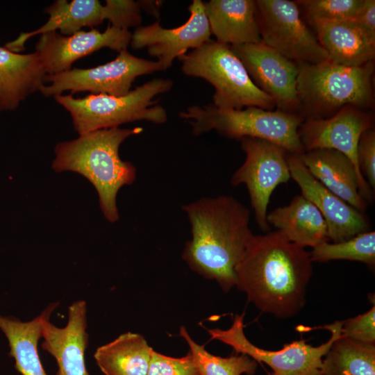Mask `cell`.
Listing matches in <instances>:
<instances>
[{"label":"cell","instance_id":"cell-1","mask_svg":"<svg viewBox=\"0 0 375 375\" xmlns=\"http://www.w3.org/2000/svg\"><path fill=\"white\" fill-rule=\"evenodd\" d=\"M312 263L310 252L278 230L253 235L235 268V286L260 311L291 317L305 304Z\"/></svg>","mask_w":375,"mask_h":375},{"label":"cell","instance_id":"cell-2","mask_svg":"<svg viewBox=\"0 0 375 375\" xmlns=\"http://www.w3.org/2000/svg\"><path fill=\"white\" fill-rule=\"evenodd\" d=\"M182 210L191 228L183 260L192 271L229 291L236 285L235 268L254 235L249 208L233 197L221 195L201 197Z\"/></svg>","mask_w":375,"mask_h":375},{"label":"cell","instance_id":"cell-3","mask_svg":"<svg viewBox=\"0 0 375 375\" xmlns=\"http://www.w3.org/2000/svg\"><path fill=\"white\" fill-rule=\"evenodd\" d=\"M142 131L141 127L104 128L58 143L52 167L57 172L72 171L85 177L97 192L103 215L114 223L119 219L117 194L136 178L135 167L121 159L119 149L126 139Z\"/></svg>","mask_w":375,"mask_h":375},{"label":"cell","instance_id":"cell-4","mask_svg":"<svg viewBox=\"0 0 375 375\" xmlns=\"http://www.w3.org/2000/svg\"><path fill=\"white\" fill-rule=\"evenodd\" d=\"M297 65V96L304 119L328 118L346 106L362 110L372 106L374 61L359 67L330 60Z\"/></svg>","mask_w":375,"mask_h":375},{"label":"cell","instance_id":"cell-5","mask_svg":"<svg viewBox=\"0 0 375 375\" xmlns=\"http://www.w3.org/2000/svg\"><path fill=\"white\" fill-rule=\"evenodd\" d=\"M179 117L189 123L195 136L215 130L230 138L264 140L290 154L299 155L305 151L298 132L304 118L299 114L254 106L221 109L210 103L203 107L190 106L180 112Z\"/></svg>","mask_w":375,"mask_h":375},{"label":"cell","instance_id":"cell-6","mask_svg":"<svg viewBox=\"0 0 375 375\" xmlns=\"http://www.w3.org/2000/svg\"><path fill=\"white\" fill-rule=\"evenodd\" d=\"M172 86L171 79L160 78L120 97L90 94L83 98H74L72 94L53 97L70 113L74 129L80 135L135 121L164 124L167 120V110L157 105L153 98L169 92Z\"/></svg>","mask_w":375,"mask_h":375},{"label":"cell","instance_id":"cell-7","mask_svg":"<svg viewBox=\"0 0 375 375\" xmlns=\"http://www.w3.org/2000/svg\"><path fill=\"white\" fill-rule=\"evenodd\" d=\"M178 58L184 74L203 78L213 86L212 105L218 108L254 106L272 110L276 106L273 99L253 83L228 44L211 40Z\"/></svg>","mask_w":375,"mask_h":375},{"label":"cell","instance_id":"cell-8","mask_svg":"<svg viewBox=\"0 0 375 375\" xmlns=\"http://www.w3.org/2000/svg\"><path fill=\"white\" fill-rule=\"evenodd\" d=\"M244 315H236L231 326L226 329H208L212 340L233 348L236 353L247 355L257 362H263L272 369V375H322V360L334 341L340 336L342 322L323 326L331 333L327 342L313 347L304 339L283 345L277 351L267 350L251 343L244 332Z\"/></svg>","mask_w":375,"mask_h":375},{"label":"cell","instance_id":"cell-9","mask_svg":"<svg viewBox=\"0 0 375 375\" xmlns=\"http://www.w3.org/2000/svg\"><path fill=\"white\" fill-rule=\"evenodd\" d=\"M166 70L163 64L136 57L127 49L122 50L112 61L88 69L75 68L59 74L47 75L40 92L46 97L90 92L120 97L128 94L135 78L158 71Z\"/></svg>","mask_w":375,"mask_h":375},{"label":"cell","instance_id":"cell-10","mask_svg":"<svg viewBox=\"0 0 375 375\" xmlns=\"http://www.w3.org/2000/svg\"><path fill=\"white\" fill-rule=\"evenodd\" d=\"M262 42L296 63L328 59L326 51L302 20L299 7L288 0H256Z\"/></svg>","mask_w":375,"mask_h":375},{"label":"cell","instance_id":"cell-11","mask_svg":"<svg viewBox=\"0 0 375 375\" xmlns=\"http://www.w3.org/2000/svg\"><path fill=\"white\" fill-rule=\"evenodd\" d=\"M240 141L246 158L233 173L231 183L233 186L246 185L256 221L262 231L269 232L267 210L270 197L279 184L291 178L288 152L264 140L243 138Z\"/></svg>","mask_w":375,"mask_h":375},{"label":"cell","instance_id":"cell-12","mask_svg":"<svg viewBox=\"0 0 375 375\" xmlns=\"http://www.w3.org/2000/svg\"><path fill=\"white\" fill-rule=\"evenodd\" d=\"M230 46L253 83L273 99L278 110L298 114L297 63L262 42Z\"/></svg>","mask_w":375,"mask_h":375},{"label":"cell","instance_id":"cell-13","mask_svg":"<svg viewBox=\"0 0 375 375\" xmlns=\"http://www.w3.org/2000/svg\"><path fill=\"white\" fill-rule=\"evenodd\" d=\"M189 19L174 28H165L160 19L147 26H138L133 33L130 44L133 49L146 48L148 54L161 62L165 69L175 58L210 42L211 32L204 10L203 2L193 0L188 7Z\"/></svg>","mask_w":375,"mask_h":375},{"label":"cell","instance_id":"cell-14","mask_svg":"<svg viewBox=\"0 0 375 375\" xmlns=\"http://www.w3.org/2000/svg\"><path fill=\"white\" fill-rule=\"evenodd\" d=\"M131 39L128 29L108 26L103 32L96 28L81 30L70 35H62L56 31L40 35L35 44L47 75L71 69L76 60L102 48L118 51L127 49Z\"/></svg>","mask_w":375,"mask_h":375},{"label":"cell","instance_id":"cell-15","mask_svg":"<svg viewBox=\"0 0 375 375\" xmlns=\"http://www.w3.org/2000/svg\"><path fill=\"white\" fill-rule=\"evenodd\" d=\"M58 303H50L42 312V348L56 361V375H89L85 360L88 344V308L84 300L68 307L66 325L58 327L50 322Z\"/></svg>","mask_w":375,"mask_h":375},{"label":"cell","instance_id":"cell-16","mask_svg":"<svg viewBox=\"0 0 375 375\" xmlns=\"http://www.w3.org/2000/svg\"><path fill=\"white\" fill-rule=\"evenodd\" d=\"M372 128L373 119L369 115L352 106H346L330 117L304 119L298 132L305 151L336 150L353 162L359 176L365 180L358 167L357 147L361 134Z\"/></svg>","mask_w":375,"mask_h":375},{"label":"cell","instance_id":"cell-17","mask_svg":"<svg viewBox=\"0 0 375 375\" xmlns=\"http://www.w3.org/2000/svg\"><path fill=\"white\" fill-rule=\"evenodd\" d=\"M290 176L301 194L319 210L327 225L328 240L340 242L369 228L368 218L315 178L296 155L287 153Z\"/></svg>","mask_w":375,"mask_h":375},{"label":"cell","instance_id":"cell-18","mask_svg":"<svg viewBox=\"0 0 375 375\" xmlns=\"http://www.w3.org/2000/svg\"><path fill=\"white\" fill-rule=\"evenodd\" d=\"M310 174L331 192L360 212L367 208L372 191L353 162L333 149H319L296 155Z\"/></svg>","mask_w":375,"mask_h":375},{"label":"cell","instance_id":"cell-19","mask_svg":"<svg viewBox=\"0 0 375 375\" xmlns=\"http://www.w3.org/2000/svg\"><path fill=\"white\" fill-rule=\"evenodd\" d=\"M44 12L49 15L44 24L31 32L22 33L5 47L19 53L24 50L25 42L36 35L60 30L61 34L70 35L83 27L99 26L105 19L114 24L118 15L116 0H106L105 5L99 0H57L47 7Z\"/></svg>","mask_w":375,"mask_h":375},{"label":"cell","instance_id":"cell-20","mask_svg":"<svg viewBox=\"0 0 375 375\" xmlns=\"http://www.w3.org/2000/svg\"><path fill=\"white\" fill-rule=\"evenodd\" d=\"M328 59L348 67H359L375 57V37L355 19L340 22L310 20Z\"/></svg>","mask_w":375,"mask_h":375},{"label":"cell","instance_id":"cell-21","mask_svg":"<svg viewBox=\"0 0 375 375\" xmlns=\"http://www.w3.org/2000/svg\"><path fill=\"white\" fill-rule=\"evenodd\" d=\"M211 34L228 45L262 42L253 0H210L203 2Z\"/></svg>","mask_w":375,"mask_h":375},{"label":"cell","instance_id":"cell-22","mask_svg":"<svg viewBox=\"0 0 375 375\" xmlns=\"http://www.w3.org/2000/svg\"><path fill=\"white\" fill-rule=\"evenodd\" d=\"M47 73L39 54H22L0 46V110H13L44 85Z\"/></svg>","mask_w":375,"mask_h":375},{"label":"cell","instance_id":"cell-23","mask_svg":"<svg viewBox=\"0 0 375 375\" xmlns=\"http://www.w3.org/2000/svg\"><path fill=\"white\" fill-rule=\"evenodd\" d=\"M267 221L285 238L300 247H315L328 242L327 225L316 206L302 194L267 213Z\"/></svg>","mask_w":375,"mask_h":375},{"label":"cell","instance_id":"cell-24","mask_svg":"<svg viewBox=\"0 0 375 375\" xmlns=\"http://www.w3.org/2000/svg\"><path fill=\"white\" fill-rule=\"evenodd\" d=\"M152 349L142 335L127 332L99 347L94 358L104 375H147Z\"/></svg>","mask_w":375,"mask_h":375},{"label":"cell","instance_id":"cell-25","mask_svg":"<svg viewBox=\"0 0 375 375\" xmlns=\"http://www.w3.org/2000/svg\"><path fill=\"white\" fill-rule=\"evenodd\" d=\"M0 330L6 337L15 367L22 375H47L40 358L38 342L42 338V314L23 322L0 314Z\"/></svg>","mask_w":375,"mask_h":375},{"label":"cell","instance_id":"cell-26","mask_svg":"<svg viewBox=\"0 0 375 375\" xmlns=\"http://www.w3.org/2000/svg\"><path fill=\"white\" fill-rule=\"evenodd\" d=\"M322 375H375V344L340 336L323 358Z\"/></svg>","mask_w":375,"mask_h":375},{"label":"cell","instance_id":"cell-27","mask_svg":"<svg viewBox=\"0 0 375 375\" xmlns=\"http://www.w3.org/2000/svg\"><path fill=\"white\" fill-rule=\"evenodd\" d=\"M180 335L186 341L200 375H253L258 362L242 353L221 357L209 353L204 345L194 342L184 326L180 328Z\"/></svg>","mask_w":375,"mask_h":375},{"label":"cell","instance_id":"cell-28","mask_svg":"<svg viewBox=\"0 0 375 375\" xmlns=\"http://www.w3.org/2000/svg\"><path fill=\"white\" fill-rule=\"evenodd\" d=\"M312 262L348 260L375 265V232L366 231L340 242H324L310 252Z\"/></svg>","mask_w":375,"mask_h":375},{"label":"cell","instance_id":"cell-29","mask_svg":"<svg viewBox=\"0 0 375 375\" xmlns=\"http://www.w3.org/2000/svg\"><path fill=\"white\" fill-rule=\"evenodd\" d=\"M309 20L340 22L355 19L363 0H301L296 1Z\"/></svg>","mask_w":375,"mask_h":375},{"label":"cell","instance_id":"cell-30","mask_svg":"<svg viewBox=\"0 0 375 375\" xmlns=\"http://www.w3.org/2000/svg\"><path fill=\"white\" fill-rule=\"evenodd\" d=\"M147 375H200V373L190 351L185 356L174 358L152 349Z\"/></svg>","mask_w":375,"mask_h":375},{"label":"cell","instance_id":"cell-31","mask_svg":"<svg viewBox=\"0 0 375 375\" xmlns=\"http://www.w3.org/2000/svg\"><path fill=\"white\" fill-rule=\"evenodd\" d=\"M341 336L375 344V306L366 312L342 322Z\"/></svg>","mask_w":375,"mask_h":375},{"label":"cell","instance_id":"cell-32","mask_svg":"<svg viewBox=\"0 0 375 375\" xmlns=\"http://www.w3.org/2000/svg\"><path fill=\"white\" fill-rule=\"evenodd\" d=\"M357 160L360 172L371 190L375 188V131H365L357 147Z\"/></svg>","mask_w":375,"mask_h":375},{"label":"cell","instance_id":"cell-33","mask_svg":"<svg viewBox=\"0 0 375 375\" xmlns=\"http://www.w3.org/2000/svg\"><path fill=\"white\" fill-rule=\"evenodd\" d=\"M355 20L375 37V1L363 0Z\"/></svg>","mask_w":375,"mask_h":375},{"label":"cell","instance_id":"cell-34","mask_svg":"<svg viewBox=\"0 0 375 375\" xmlns=\"http://www.w3.org/2000/svg\"><path fill=\"white\" fill-rule=\"evenodd\" d=\"M140 1L141 8L146 10L148 12L151 13L153 16L159 15L160 3L159 1Z\"/></svg>","mask_w":375,"mask_h":375}]
</instances>
